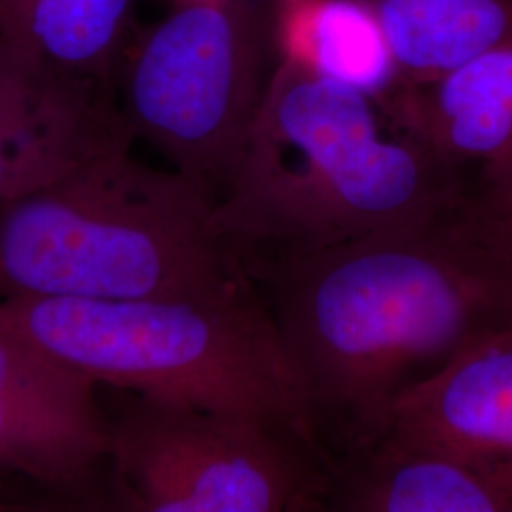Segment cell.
I'll return each mask as SVG.
<instances>
[{"mask_svg": "<svg viewBox=\"0 0 512 512\" xmlns=\"http://www.w3.org/2000/svg\"><path fill=\"white\" fill-rule=\"evenodd\" d=\"M461 202V200H459ZM334 471L384 439L412 385L512 327V281L456 207L251 274Z\"/></svg>", "mask_w": 512, "mask_h": 512, "instance_id": "cell-1", "label": "cell"}, {"mask_svg": "<svg viewBox=\"0 0 512 512\" xmlns=\"http://www.w3.org/2000/svg\"><path fill=\"white\" fill-rule=\"evenodd\" d=\"M469 177L385 95L279 57L213 228L251 277L277 260L448 211Z\"/></svg>", "mask_w": 512, "mask_h": 512, "instance_id": "cell-2", "label": "cell"}, {"mask_svg": "<svg viewBox=\"0 0 512 512\" xmlns=\"http://www.w3.org/2000/svg\"><path fill=\"white\" fill-rule=\"evenodd\" d=\"M128 135L0 202V302L219 298L251 277L213 228L215 198L137 160Z\"/></svg>", "mask_w": 512, "mask_h": 512, "instance_id": "cell-3", "label": "cell"}, {"mask_svg": "<svg viewBox=\"0 0 512 512\" xmlns=\"http://www.w3.org/2000/svg\"><path fill=\"white\" fill-rule=\"evenodd\" d=\"M0 323L97 385L256 421L323 454L255 289L219 298L0 302Z\"/></svg>", "mask_w": 512, "mask_h": 512, "instance_id": "cell-4", "label": "cell"}, {"mask_svg": "<svg viewBox=\"0 0 512 512\" xmlns=\"http://www.w3.org/2000/svg\"><path fill=\"white\" fill-rule=\"evenodd\" d=\"M272 0L179 4L137 29L124 55L120 109L135 141L215 202L232 181L264 99L275 46Z\"/></svg>", "mask_w": 512, "mask_h": 512, "instance_id": "cell-5", "label": "cell"}, {"mask_svg": "<svg viewBox=\"0 0 512 512\" xmlns=\"http://www.w3.org/2000/svg\"><path fill=\"white\" fill-rule=\"evenodd\" d=\"M116 503L131 512L327 509L329 461L256 421L133 395L110 418Z\"/></svg>", "mask_w": 512, "mask_h": 512, "instance_id": "cell-6", "label": "cell"}, {"mask_svg": "<svg viewBox=\"0 0 512 512\" xmlns=\"http://www.w3.org/2000/svg\"><path fill=\"white\" fill-rule=\"evenodd\" d=\"M93 380L0 323V473L74 494L109 461Z\"/></svg>", "mask_w": 512, "mask_h": 512, "instance_id": "cell-7", "label": "cell"}, {"mask_svg": "<svg viewBox=\"0 0 512 512\" xmlns=\"http://www.w3.org/2000/svg\"><path fill=\"white\" fill-rule=\"evenodd\" d=\"M128 135L114 86L0 38V202L52 183Z\"/></svg>", "mask_w": 512, "mask_h": 512, "instance_id": "cell-8", "label": "cell"}, {"mask_svg": "<svg viewBox=\"0 0 512 512\" xmlns=\"http://www.w3.org/2000/svg\"><path fill=\"white\" fill-rule=\"evenodd\" d=\"M382 440L512 459V327L476 338L412 385L395 404Z\"/></svg>", "mask_w": 512, "mask_h": 512, "instance_id": "cell-9", "label": "cell"}, {"mask_svg": "<svg viewBox=\"0 0 512 512\" xmlns=\"http://www.w3.org/2000/svg\"><path fill=\"white\" fill-rule=\"evenodd\" d=\"M327 509L512 512V459L459 456L382 440L332 471Z\"/></svg>", "mask_w": 512, "mask_h": 512, "instance_id": "cell-10", "label": "cell"}, {"mask_svg": "<svg viewBox=\"0 0 512 512\" xmlns=\"http://www.w3.org/2000/svg\"><path fill=\"white\" fill-rule=\"evenodd\" d=\"M385 97L444 162L461 171L512 158V42Z\"/></svg>", "mask_w": 512, "mask_h": 512, "instance_id": "cell-11", "label": "cell"}, {"mask_svg": "<svg viewBox=\"0 0 512 512\" xmlns=\"http://www.w3.org/2000/svg\"><path fill=\"white\" fill-rule=\"evenodd\" d=\"M365 2L384 29L395 65V88L433 82L512 42V0Z\"/></svg>", "mask_w": 512, "mask_h": 512, "instance_id": "cell-12", "label": "cell"}, {"mask_svg": "<svg viewBox=\"0 0 512 512\" xmlns=\"http://www.w3.org/2000/svg\"><path fill=\"white\" fill-rule=\"evenodd\" d=\"M135 6L137 0H0V38L63 71L116 88L139 29Z\"/></svg>", "mask_w": 512, "mask_h": 512, "instance_id": "cell-13", "label": "cell"}, {"mask_svg": "<svg viewBox=\"0 0 512 512\" xmlns=\"http://www.w3.org/2000/svg\"><path fill=\"white\" fill-rule=\"evenodd\" d=\"M275 46L291 59L370 92H391L395 65L384 29L365 0H283Z\"/></svg>", "mask_w": 512, "mask_h": 512, "instance_id": "cell-14", "label": "cell"}, {"mask_svg": "<svg viewBox=\"0 0 512 512\" xmlns=\"http://www.w3.org/2000/svg\"><path fill=\"white\" fill-rule=\"evenodd\" d=\"M459 209L512 281V160L475 169Z\"/></svg>", "mask_w": 512, "mask_h": 512, "instance_id": "cell-15", "label": "cell"}, {"mask_svg": "<svg viewBox=\"0 0 512 512\" xmlns=\"http://www.w3.org/2000/svg\"><path fill=\"white\" fill-rule=\"evenodd\" d=\"M190 2H207V0H179V4H190Z\"/></svg>", "mask_w": 512, "mask_h": 512, "instance_id": "cell-16", "label": "cell"}]
</instances>
